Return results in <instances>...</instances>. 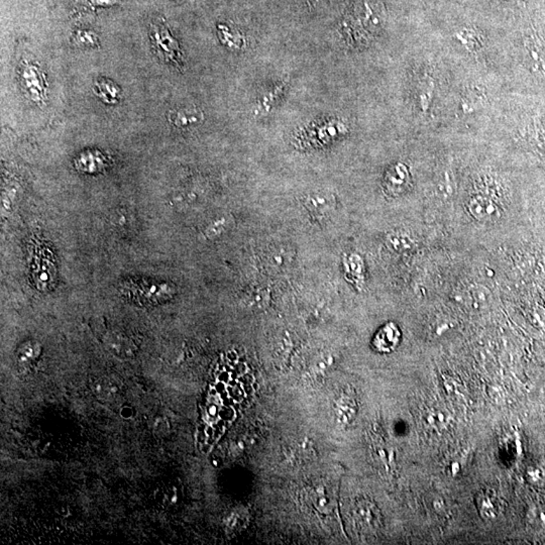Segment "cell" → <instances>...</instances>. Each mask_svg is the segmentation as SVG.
<instances>
[{
    "instance_id": "obj_9",
    "label": "cell",
    "mask_w": 545,
    "mask_h": 545,
    "mask_svg": "<svg viewBox=\"0 0 545 545\" xmlns=\"http://www.w3.org/2000/svg\"><path fill=\"white\" fill-rule=\"evenodd\" d=\"M467 299L475 308H483L492 299V293L486 286L475 284L468 289Z\"/></svg>"
},
{
    "instance_id": "obj_15",
    "label": "cell",
    "mask_w": 545,
    "mask_h": 545,
    "mask_svg": "<svg viewBox=\"0 0 545 545\" xmlns=\"http://www.w3.org/2000/svg\"><path fill=\"white\" fill-rule=\"evenodd\" d=\"M454 193V182L453 179V175L446 172L444 175H442L441 178L439 181V185H437V194L439 197L449 198L453 196Z\"/></svg>"
},
{
    "instance_id": "obj_5",
    "label": "cell",
    "mask_w": 545,
    "mask_h": 545,
    "mask_svg": "<svg viewBox=\"0 0 545 545\" xmlns=\"http://www.w3.org/2000/svg\"><path fill=\"white\" fill-rule=\"evenodd\" d=\"M203 113L200 109L195 107H183V108L171 111L168 115L170 123L176 127H189L190 125H197L203 120Z\"/></svg>"
},
{
    "instance_id": "obj_1",
    "label": "cell",
    "mask_w": 545,
    "mask_h": 545,
    "mask_svg": "<svg viewBox=\"0 0 545 545\" xmlns=\"http://www.w3.org/2000/svg\"><path fill=\"white\" fill-rule=\"evenodd\" d=\"M151 48L160 60L174 65L180 69L183 65V56L178 42L172 36L167 23L163 18H157L150 25Z\"/></svg>"
},
{
    "instance_id": "obj_2",
    "label": "cell",
    "mask_w": 545,
    "mask_h": 545,
    "mask_svg": "<svg viewBox=\"0 0 545 545\" xmlns=\"http://www.w3.org/2000/svg\"><path fill=\"white\" fill-rule=\"evenodd\" d=\"M18 78L27 99L38 106H43L48 95V85L41 67L32 61L23 60L18 68Z\"/></svg>"
},
{
    "instance_id": "obj_3",
    "label": "cell",
    "mask_w": 545,
    "mask_h": 545,
    "mask_svg": "<svg viewBox=\"0 0 545 545\" xmlns=\"http://www.w3.org/2000/svg\"><path fill=\"white\" fill-rule=\"evenodd\" d=\"M470 215L481 223H495L501 218L500 207L492 198L484 195L472 197L468 203Z\"/></svg>"
},
{
    "instance_id": "obj_14",
    "label": "cell",
    "mask_w": 545,
    "mask_h": 545,
    "mask_svg": "<svg viewBox=\"0 0 545 545\" xmlns=\"http://www.w3.org/2000/svg\"><path fill=\"white\" fill-rule=\"evenodd\" d=\"M389 244L395 251H405L412 250L414 241L410 235L406 234H394L389 239Z\"/></svg>"
},
{
    "instance_id": "obj_11",
    "label": "cell",
    "mask_w": 545,
    "mask_h": 545,
    "mask_svg": "<svg viewBox=\"0 0 545 545\" xmlns=\"http://www.w3.org/2000/svg\"><path fill=\"white\" fill-rule=\"evenodd\" d=\"M73 43L82 48H94L99 45L96 35L90 30H77L73 36Z\"/></svg>"
},
{
    "instance_id": "obj_13",
    "label": "cell",
    "mask_w": 545,
    "mask_h": 545,
    "mask_svg": "<svg viewBox=\"0 0 545 545\" xmlns=\"http://www.w3.org/2000/svg\"><path fill=\"white\" fill-rule=\"evenodd\" d=\"M528 482L534 486H544L545 484V463H537L528 468L526 474Z\"/></svg>"
},
{
    "instance_id": "obj_6",
    "label": "cell",
    "mask_w": 545,
    "mask_h": 545,
    "mask_svg": "<svg viewBox=\"0 0 545 545\" xmlns=\"http://www.w3.org/2000/svg\"><path fill=\"white\" fill-rule=\"evenodd\" d=\"M93 89H94L95 94L107 104H118L120 102V88L118 87V84L109 80V79L104 78V77L96 79Z\"/></svg>"
},
{
    "instance_id": "obj_12",
    "label": "cell",
    "mask_w": 545,
    "mask_h": 545,
    "mask_svg": "<svg viewBox=\"0 0 545 545\" xmlns=\"http://www.w3.org/2000/svg\"><path fill=\"white\" fill-rule=\"evenodd\" d=\"M526 46H527L528 52H530V59L532 61L533 69L535 71L540 72V73L545 72V58L544 54H542L544 51H542L541 46L532 42V43L527 44Z\"/></svg>"
},
{
    "instance_id": "obj_18",
    "label": "cell",
    "mask_w": 545,
    "mask_h": 545,
    "mask_svg": "<svg viewBox=\"0 0 545 545\" xmlns=\"http://www.w3.org/2000/svg\"><path fill=\"white\" fill-rule=\"evenodd\" d=\"M544 211H545V204H544Z\"/></svg>"
},
{
    "instance_id": "obj_8",
    "label": "cell",
    "mask_w": 545,
    "mask_h": 545,
    "mask_svg": "<svg viewBox=\"0 0 545 545\" xmlns=\"http://www.w3.org/2000/svg\"><path fill=\"white\" fill-rule=\"evenodd\" d=\"M409 174L404 165H397L390 170L387 176L386 183L389 189L400 192L408 185Z\"/></svg>"
},
{
    "instance_id": "obj_7",
    "label": "cell",
    "mask_w": 545,
    "mask_h": 545,
    "mask_svg": "<svg viewBox=\"0 0 545 545\" xmlns=\"http://www.w3.org/2000/svg\"><path fill=\"white\" fill-rule=\"evenodd\" d=\"M400 339V332L395 325H388L380 330L375 339V346L381 351H390L397 346Z\"/></svg>"
},
{
    "instance_id": "obj_10",
    "label": "cell",
    "mask_w": 545,
    "mask_h": 545,
    "mask_svg": "<svg viewBox=\"0 0 545 545\" xmlns=\"http://www.w3.org/2000/svg\"><path fill=\"white\" fill-rule=\"evenodd\" d=\"M120 0H75L76 11L78 13H92L97 8L115 6Z\"/></svg>"
},
{
    "instance_id": "obj_16",
    "label": "cell",
    "mask_w": 545,
    "mask_h": 545,
    "mask_svg": "<svg viewBox=\"0 0 545 545\" xmlns=\"http://www.w3.org/2000/svg\"><path fill=\"white\" fill-rule=\"evenodd\" d=\"M425 421L427 426L433 428V430H437V428H444L446 424V418L444 413L442 411L437 409L430 410L426 413Z\"/></svg>"
},
{
    "instance_id": "obj_17",
    "label": "cell",
    "mask_w": 545,
    "mask_h": 545,
    "mask_svg": "<svg viewBox=\"0 0 545 545\" xmlns=\"http://www.w3.org/2000/svg\"><path fill=\"white\" fill-rule=\"evenodd\" d=\"M458 39H460V41L462 42L463 44H465V46H467L469 49L477 48V45L479 44L477 43L476 35H475V32H472V30H463V32H461Z\"/></svg>"
},
{
    "instance_id": "obj_4",
    "label": "cell",
    "mask_w": 545,
    "mask_h": 545,
    "mask_svg": "<svg viewBox=\"0 0 545 545\" xmlns=\"http://www.w3.org/2000/svg\"><path fill=\"white\" fill-rule=\"evenodd\" d=\"M476 505L477 511L486 520L499 518L506 508L504 500L501 499L500 496L493 491L480 493L476 498Z\"/></svg>"
}]
</instances>
